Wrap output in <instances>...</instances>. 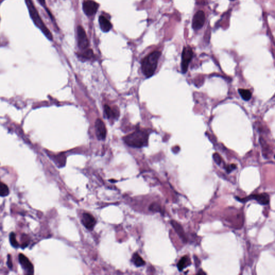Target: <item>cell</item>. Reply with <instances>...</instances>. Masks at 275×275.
Segmentation results:
<instances>
[{"label":"cell","mask_w":275,"mask_h":275,"mask_svg":"<svg viewBox=\"0 0 275 275\" xmlns=\"http://www.w3.org/2000/svg\"><path fill=\"white\" fill-rule=\"evenodd\" d=\"M161 55V53L159 51H154L142 60L141 69L142 73L147 77H150L153 75Z\"/></svg>","instance_id":"cell-1"},{"label":"cell","mask_w":275,"mask_h":275,"mask_svg":"<svg viewBox=\"0 0 275 275\" xmlns=\"http://www.w3.org/2000/svg\"><path fill=\"white\" fill-rule=\"evenodd\" d=\"M123 139L129 146L141 148L148 144V134L146 131L138 130L125 137Z\"/></svg>","instance_id":"cell-2"},{"label":"cell","mask_w":275,"mask_h":275,"mask_svg":"<svg viewBox=\"0 0 275 275\" xmlns=\"http://www.w3.org/2000/svg\"><path fill=\"white\" fill-rule=\"evenodd\" d=\"M25 2L27 3V7L29 8L30 15L32 19L34 20L35 24L41 30V31L43 32L48 39L52 41L53 36L52 34L49 31V30L46 27L44 23L41 20L38 12L37 11L35 7H34L33 3L32 2L31 0H25Z\"/></svg>","instance_id":"cell-3"},{"label":"cell","mask_w":275,"mask_h":275,"mask_svg":"<svg viewBox=\"0 0 275 275\" xmlns=\"http://www.w3.org/2000/svg\"><path fill=\"white\" fill-rule=\"evenodd\" d=\"M192 57H193V52L191 48L189 46L183 48L182 54V63H181V69L183 73H185L187 72L188 68V66L191 60Z\"/></svg>","instance_id":"cell-4"},{"label":"cell","mask_w":275,"mask_h":275,"mask_svg":"<svg viewBox=\"0 0 275 275\" xmlns=\"http://www.w3.org/2000/svg\"><path fill=\"white\" fill-rule=\"evenodd\" d=\"M237 199L238 201H240L243 203L246 202L249 200L254 199L261 205H267V204H268L269 201H270L269 196L266 193L257 194V195H250L249 196L246 197L245 198L239 199L238 198H237Z\"/></svg>","instance_id":"cell-5"},{"label":"cell","mask_w":275,"mask_h":275,"mask_svg":"<svg viewBox=\"0 0 275 275\" xmlns=\"http://www.w3.org/2000/svg\"><path fill=\"white\" fill-rule=\"evenodd\" d=\"M77 37L79 48L81 50H85L89 46V41L86 32L81 26H78L77 28Z\"/></svg>","instance_id":"cell-6"},{"label":"cell","mask_w":275,"mask_h":275,"mask_svg":"<svg viewBox=\"0 0 275 275\" xmlns=\"http://www.w3.org/2000/svg\"><path fill=\"white\" fill-rule=\"evenodd\" d=\"M205 21V13L204 11L200 10L197 11L195 14L193 19L192 26L195 30H198L203 27Z\"/></svg>","instance_id":"cell-7"},{"label":"cell","mask_w":275,"mask_h":275,"mask_svg":"<svg viewBox=\"0 0 275 275\" xmlns=\"http://www.w3.org/2000/svg\"><path fill=\"white\" fill-rule=\"evenodd\" d=\"M99 5L94 1L88 0L83 4V10L87 16H92L97 12Z\"/></svg>","instance_id":"cell-8"},{"label":"cell","mask_w":275,"mask_h":275,"mask_svg":"<svg viewBox=\"0 0 275 275\" xmlns=\"http://www.w3.org/2000/svg\"><path fill=\"white\" fill-rule=\"evenodd\" d=\"M95 130L97 137L99 140H104L106 138V130L104 123L101 119H97L95 122Z\"/></svg>","instance_id":"cell-9"},{"label":"cell","mask_w":275,"mask_h":275,"mask_svg":"<svg viewBox=\"0 0 275 275\" xmlns=\"http://www.w3.org/2000/svg\"><path fill=\"white\" fill-rule=\"evenodd\" d=\"M19 261L23 269L26 271L27 273L29 275H32L34 273V266L31 262L25 255L20 254L19 255Z\"/></svg>","instance_id":"cell-10"},{"label":"cell","mask_w":275,"mask_h":275,"mask_svg":"<svg viewBox=\"0 0 275 275\" xmlns=\"http://www.w3.org/2000/svg\"><path fill=\"white\" fill-rule=\"evenodd\" d=\"M82 223L86 228L89 230H92L96 223V221L95 218L91 214L88 213H84L82 215Z\"/></svg>","instance_id":"cell-11"},{"label":"cell","mask_w":275,"mask_h":275,"mask_svg":"<svg viewBox=\"0 0 275 275\" xmlns=\"http://www.w3.org/2000/svg\"><path fill=\"white\" fill-rule=\"evenodd\" d=\"M104 113V117L108 119H117L120 116V111L117 108H111L108 105H105Z\"/></svg>","instance_id":"cell-12"},{"label":"cell","mask_w":275,"mask_h":275,"mask_svg":"<svg viewBox=\"0 0 275 275\" xmlns=\"http://www.w3.org/2000/svg\"><path fill=\"white\" fill-rule=\"evenodd\" d=\"M98 21L101 29L104 32L109 31L112 27L110 22L104 16H99Z\"/></svg>","instance_id":"cell-13"},{"label":"cell","mask_w":275,"mask_h":275,"mask_svg":"<svg viewBox=\"0 0 275 275\" xmlns=\"http://www.w3.org/2000/svg\"><path fill=\"white\" fill-rule=\"evenodd\" d=\"M171 225L173 226V227H174V230H176V233H177V234L180 236L181 239L183 241H184V242H186L187 241V238H186V237H185V233H184V232L183 228L182 227V226L180 225V224H179L177 222L175 221V220H172L171 221Z\"/></svg>","instance_id":"cell-14"},{"label":"cell","mask_w":275,"mask_h":275,"mask_svg":"<svg viewBox=\"0 0 275 275\" xmlns=\"http://www.w3.org/2000/svg\"><path fill=\"white\" fill-rule=\"evenodd\" d=\"M190 264H191V262H190L189 258L188 256H184L182 257V259L178 262V264H177V268L179 270L182 271L185 268L188 266H189Z\"/></svg>","instance_id":"cell-15"},{"label":"cell","mask_w":275,"mask_h":275,"mask_svg":"<svg viewBox=\"0 0 275 275\" xmlns=\"http://www.w3.org/2000/svg\"><path fill=\"white\" fill-rule=\"evenodd\" d=\"M132 261L133 262L134 264L137 266H143L145 264L144 260L142 259L140 255H138L137 253H134L133 254Z\"/></svg>","instance_id":"cell-16"},{"label":"cell","mask_w":275,"mask_h":275,"mask_svg":"<svg viewBox=\"0 0 275 275\" xmlns=\"http://www.w3.org/2000/svg\"><path fill=\"white\" fill-rule=\"evenodd\" d=\"M238 91H239V94L241 96L242 98L246 101H249L252 97V94L249 90L239 89Z\"/></svg>","instance_id":"cell-17"},{"label":"cell","mask_w":275,"mask_h":275,"mask_svg":"<svg viewBox=\"0 0 275 275\" xmlns=\"http://www.w3.org/2000/svg\"><path fill=\"white\" fill-rule=\"evenodd\" d=\"M9 188L6 184L0 182V196H7L9 195Z\"/></svg>","instance_id":"cell-18"},{"label":"cell","mask_w":275,"mask_h":275,"mask_svg":"<svg viewBox=\"0 0 275 275\" xmlns=\"http://www.w3.org/2000/svg\"><path fill=\"white\" fill-rule=\"evenodd\" d=\"M10 242L11 245L15 248H17L19 246L18 242L16 240V235L14 233H11L10 234Z\"/></svg>","instance_id":"cell-19"},{"label":"cell","mask_w":275,"mask_h":275,"mask_svg":"<svg viewBox=\"0 0 275 275\" xmlns=\"http://www.w3.org/2000/svg\"><path fill=\"white\" fill-rule=\"evenodd\" d=\"M93 52L91 50H88L84 51L82 54L80 55V56L83 58L84 59H91L93 56Z\"/></svg>","instance_id":"cell-20"},{"label":"cell","mask_w":275,"mask_h":275,"mask_svg":"<svg viewBox=\"0 0 275 275\" xmlns=\"http://www.w3.org/2000/svg\"><path fill=\"white\" fill-rule=\"evenodd\" d=\"M149 210H151L152 211H154V212H160L161 208H160V205L158 204L153 203L150 206Z\"/></svg>","instance_id":"cell-21"},{"label":"cell","mask_w":275,"mask_h":275,"mask_svg":"<svg viewBox=\"0 0 275 275\" xmlns=\"http://www.w3.org/2000/svg\"><path fill=\"white\" fill-rule=\"evenodd\" d=\"M213 158L214 159L215 162L216 163L217 165H220L222 162V159H221V156L219 155L218 153H214L213 155Z\"/></svg>","instance_id":"cell-22"},{"label":"cell","mask_w":275,"mask_h":275,"mask_svg":"<svg viewBox=\"0 0 275 275\" xmlns=\"http://www.w3.org/2000/svg\"><path fill=\"white\" fill-rule=\"evenodd\" d=\"M235 168H236V166L235 165H233V164L227 166V167L226 168V171H227V173H230V172H231Z\"/></svg>","instance_id":"cell-23"},{"label":"cell","mask_w":275,"mask_h":275,"mask_svg":"<svg viewBox=\"0 0 275 275\" xmlns=\"http://www.w3.org/2000/svg\"><path fill=\"white\" fill-rule=\"evenodd\" d=\"M8 267H9L10 268H12V263H11V257H10V255H8Z\"/></svg>","instance_id":"cell-24"},{"label":"cell","mask_w":275,"mask_h":275,"mask_svg":"<svg viewBox=\"0 0 275 275\" xmlns=\"http://www.w3.org/2000/svg\"><path fill=\"white\" fill-rule=\"evenodd\" d=\"M38 1L42 5H45V0H38Z\"/></svg>","instance_id":"cell-25"},{"label":"cell","mask_w":275,"mask_h":275,"mask_svg":"<svg viewBox=\"0 0 275 275\" xmlns=\"http://www.w3.org/2000/svg\"><path fill=\"white\" fill-rule=\"evenodd\" d=\"M230 1H234V0H230Z\"/></svg>","instance_id":"cell-26"}]
</instances>
